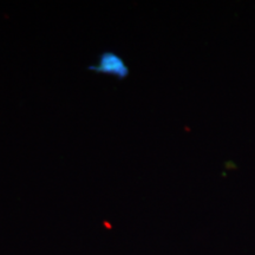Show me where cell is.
Here are the masks:
<instances>
[{"label": "cell", "instance_id": "1", "mask_svg": "<svg viewBox=\"0 0 255 255\" xmlns=\"http://www.w3.org/2000/svg\"><path fill=\"white\" fill-rule=\"evenodd\" d=\"M91 70H95L97 72L111 73V75L117 76V77L124 78L128 75V68L123 60L116 56L113 52H105L101 56L100 62L97 65L91 66Z\"/></svg>", "mask_w": 255, "mask_h": 255}]
</instances>
